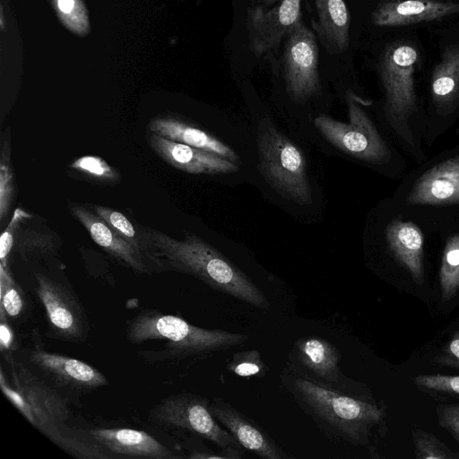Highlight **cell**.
I'll list each match as a JSON object with an SVG mask.
<instances>
[{
  "label": "cell",
  "instance_id": "f35d334b",
  "mask_svg": "<svg viewBox=\"0 0 459 459\" xmlns=\"http://www.w3.org/2000/svg\"><path fill=\"white\" fill-rule=\"evenodd\" d=\"M278 0H250L251 5H262L270 7L273 5Z\"/></svg>",
  "mask_w": 459,
  "mask_h": 459
},
{
  "label": "cell",
  "instance_id": "2e32d148",
  "mask_svg": "<svg viewBox=\"0 0 459 459\" xmlns=\"http://www.w3.org/2000/svg\"><path fill=\"white\" fill-rule=\"evenodd\" d=\"M407 202L422 205L459 203V155L426 171L415 183Z\"/></svg>",
  "mask_w": 459,
  "mask_h": 459
},
{
  "label": "cell",
  "instance_id": "d590c367",
  "mask_svg": "<svg viewBox=\"0 0 459 459\" xmlns=\"http://www.w3.org/2000/svg\"><path fill=\"white\" fill-rule=\"evenodd\" d=\"M440 425L450 431L459 443V404L439 408Z\"/></svg>",
  "mask_w": 459,
  "mask_h": 459
},
{
  "label": "cell",
  "instance_id": "4316f807",
  "mask_svg": "<svg viewBox=\"0 0 459 459\" xmlns=\"http://www.w3.org/2000/svg\"><path fill=\"white\" fill-rule=\"evenodd\" d=\"M227 369L242 377H262L269 370L261 353L256 350L236 352L227 364Z\"/></svg>",
  "mask_w": 459,
  "mask_h": 459
},
{
  "label": "cell",
  "instance_id": "7402d4cb",
  "mask_svg": "<svg viewBox=\"0 0 459 459\" xmlns=\"http://www.w3.org/2000/svg\"><path fill=\"white\" fill-rule=\"evenodd\" d=\"M152 133L169 140L202 149L233 162H239L238 154L228 145L197 127L172 117H155L149 123Z\"/></svg>",
  "mask_w": 459,
  "mask_h": 459
},
{
  "label": "cell",
  "instance_id": "44dd1931",
  "mask_svg": "<svg viewBox=\"0 0 459 459\" xmlns=\"http://www.w3.org/2000/svg\"><path fill=\"white\" fill-rule=\"evenodd\" d=\"M387 244L396 259L409 271L413 280H424V237L420 228L411 221L394 220L385 230Z\"/></svg>",
  "mask_w": 459,
  "mask_h": 459
},
{
  "label": "cell",
  "instance_id": "277c9868",
  "mask_svg": "<svg viewBox=\"0 0 459 459\" xmlns=\"http://www.w3.org/2000/svg\"><path fill=\"white\" fill-rule=\"evenodd\" d=\"M126 334L131 343L140 344L152 340H166L173 355L188 357L202 355L239 346L248 335L221 329H204L186 320L146 309L126 323Z\"/></svg>",
  "mask_w": 459,
  "mask_h": 459
},
{
  "label": "cell",
  "instance_id": "9a60e30c",
  "mask_svg": "<svg viewBox=\"0 0 459 459\" xmlns=\"http://www.w3.org/2000/svg\"><path fill=\"white\" fill-rule=\"evenodd\" d=\"M28 359L62 385L88 390L108 385V379L101 372L74 358L34 349L30 351Z\"/></svg>",
  "mask_w": 459,
  "mask_h": 459
},
{
  "label": "cell",
  "instance_id": "3957f363",
  "mask_svg": "<svg viewBox=\"0 0 459 459\" xmlns=\"http://www.w3.org/2000/svg\"><path fill=\"white\" fill-rule=\"evenodd\" d=\"M12 385L0 370L4 395L39 431L77 458H100L101 446L89 434L66 426L71 411L67 400L22 363L10 360Z\"/></svg>",
  "mask_w": 459,
  "mask_h": 459
},
{
  "label": "cell",
  "instance_id": "9c48e42d",
  "mask_svg": "<svg viewBox=\"0 0 459 459\" xmlns=\"http://www.w3.org/2000/svg\"><path fill=\"white\" fill-rule=\"evenodd\" d=\"M319 50L316 37L300 21L284 39L282 74L290 98L303 103L321 93Z\"/></svg>",
  "mask_w": 459,
  "mask_h": 459
},
{
  "label": "cell",
  "instance_id": "f1b7e54d",
  "mask_svg": "<svg viewBox=\"0 0 459 459\" xmlns=\"http://www.w3.org/2000/svg\"><path fill=\"white\" fill-rule=\"evenodd\" d=\"M70 167L85 177L100 182H115L120 178L117 169L98 156L80 157Z\"/></svg>",
  "mask_w": 459,
  "mask_h": 459
},
{
  "label": "cell",
  "instance_id": "836d02e7",
  "mask_svg": "<svg viewBox=\"0 0 459 459\" xmlns=\"http://www.w3.org/2000/svg\"><path fill=\"white\" fill-rule=\"evenodd\" d=\"M413 382L427 389L459 394V376L420 375Z\"/></svg>",
  "mask_w": 459,
  "mask_h": 459
},
{
  "label": "cell",
  "instance_id": "7c38bea8",
  "mask_svg": "<svg viewBox=\"0 0 459 459\" xmlns=\"http://www.w3.org/2000/svg\"><path fill=\"white\" fill-rule=\"evenodd\" d=\"M210 411L244 449L265 459L290 458L262 427L221 397H213Z\"/></svg>",
  "mask_w": 459,
  "mask_h": 459
},
{
  "label": "cell",
  "instance_id": "ba28073f",
  "mask_svg": "<svg viewBox=\"0 0 459 459\" xmlns=\"http://www.w3.org/2000/svg\"><path fill=\"white\" fill-rule=\"evenodd\" d=\"M347 104L348 123L320 115L314 121L316 129L333 145L355 158L372 163L389 160L388 147L351 91L347 92Z\"/></svg>",
  "mask_w": 459,
  "mask_h": 459
},
{
  "label": "cell",
  "instance_id": "83f0119b",
  "mask_svg": "<svg viewBox=\"0 0 459 459\" xmlns=\"http://www.w3.org/2000/svg\"><path fill=\"white\" fill-rule=\"evenodd\" d=\"M14 195V175L11 166L9 141H4L0 160V219L7 215Z\"/></svg>",
  "mask_w": 459,
  "mask_h": 459
},
{
  "label": "cell",
  "instance_id": "6da1fadb",
  "mask_svg": "<svg viewBox=\"0 0 459 459\" xmlns=\"http://www.w3.org/2000/svg\"><path fill=\"white\" fill-rule=\"evenodd\" d=\"M281 383L300 409L329 438L368 446L384 410L344 392V387L321 381L290 363L281 373Z\"/></svg>",
  "mask_w": 459,
  "mask_h": 459
},
{
  "label": "cell",
  "instance_id": "484cf974",
  "mask_svg": "<svg viewBox=\"0 0 459 459\" xmlns=\"http://www.w3.org/2000/svg\"><path fill=\"white\" fill-rule=\"evenodd\" d=\"M62 23L71 31L85 36L90 31L88 11L82 0H52Z\"/></svg>",
  "mask_w": 459,
  "mask_h": 459
},
{
  "label": "cell",
  "instance_id": "f546056e",
  "mask_svg": "<svg viewBox=\"0 0 459 459\" xmlns=\"http://www.w3.org/2000/svg\"><path fill=\"white\" fill-rule=\"evenodd\" d=\"M1 311L10 316H17L23 308L21 290L7 269L0 265Z\"/></svg>",
  "mask_w": 459,
  "mask_h": 459
},
{
  "label": "cell",
  "instance_id": "e0dca14e",
  "mask_svg": "<svg viewBox=\"0 0 459 459\" xmlns=\"http://www.w3.org/2000/svg\"><path fill=\"white\" fill-rule=\"evenodd\" d=\"M291 363L325 383L342 385L341 354L334 344L318 336H306L293 343Z\"/></svg>",
  "mask_w": 459,
  "mask_h": 459
},
{
  "label": "cell",
  "instance_id": "d6a6232c",
  "mask_svg": "<svg viewBox=\"0 0 459 459\" xmlns=\"http://www.w3.org/2000/svg\"><path fill=\"white\" fill-rule=\"evenodd\" d=\"M14 247L19 253L24 255L32 252L51 253L56 247L50 237L37 232H28L17 236Z\"/></svg>",
  "mask_w": 459,
  "mask_h": 459
},
{
  "label": "cell",
  "instance_id": "30bf717a",
  "mask_svg": "<svg viewBox=\"0 0 459 459\" xmlns=\"http://www.w3.org/2000/svg\"><path fill=\"white\" fill-rule=\"evenodd\" d=\"M300 21L301 0H278L270 7L250 5L246 16L250 51L261 56L277 50Z\"/></svg>",
  "mask_w": 459,
  "mask_h": 459
},
{
  "label": "cell",
  "instance_id": "5bb4252c",
  "mask_svg": "<svg viewBox=\"0 0 459 459\" xmlns=\"http://www.w3.org/2000/svg\"><path fill=\"white\" fill-rule=\"evenodd\" d=\"M459 13V4L439 0H382L371 13L377 27L438 21Z\"/></svg>",
  "mask_w": 459,
  "mask_h": 459
},
{
  "label": "cell",
  "instance_id": "ac0fdd59",
  "mask_svg": "<svg viewBox=\"0 0 459 459\" xmlns=\"http://www.w3.org/2000/svg\"><path fill=\"white\" fill-rule=\"evenodd\" d=\"M89 432L106 450L117 455L152 459L182 457L143 430L113 428L94 429Z\"/></svg>",
  "mask_w": 459,
  "mask_h": 459
},
{
  "label": "cell",
  "instance_id": "8fae6325",
  "mask_svg": "<svg viewBox=\"0 0 459 459\" xmlns=\"http://www.w3.org/2000/svg\"><path fill=\"white\" fill-rule=\"evenodd\" d=\"M37 296L43 305L51 333L67 342H82L87 335L83 310L75 297L60 282L36 274Z\"/></svg>",
  "mask_w": 459,
  "mask_h": 459
},
{
  "label": "cell",
  "instance_id": "4dcf8cb0",
  "mask_svg": "<svg viewBox=\"0 0 459 459\" xmlns=\"http://www.w3.org/2000/svg\"><path fill=\"white\" fill-rule=\"evenodd\" d=\"M415 455L419 459H446L451 457L448 448L434 435L422 431H413Z\"/></svg>",
  "mask_w": 459,
  "mask_h": 459
},
{
  "label": "cell",
  "instance_id": "52a82bcc",
  "mask_svg": "<svg viewBox=\"0 0 459 459\" xmlns=\"http://www.w3.org/2000/svg\"><path fill=\"white\" fill-rule=\"evenodd\" d=\"M258 169L281 196L299 204L312 202L306 160L299 149L273 125L259 128Z\"/></svg>",
  "mask_w": 459,
  "mask_h": 459
},
{
  "label": "cell",
  "instance_id": "603a6c76",
  "mask_svg": "<svg viewBox=\"0 0 459 459\" xmlns=\"http://www.w3.org/2000/svg\"><path fill=\"white\" fill-rule=\"evenodd\" d=\"M431 96L441 109L451 108L459 100V43L443 50L432 73Z\"/></svg>",
  "mask_w": 459,
  "mask_h": 459
},
{
  "label": "cell",
  "instance_id": "e575fe53",
  "mask_svg": "<svg viewBox=\"0 0 459 459\" xmlns=\"http://www.w3.org/2000/svg\"><path fill=\"white\" fill-rule=\"evenodd\" d=\"M204 438L189 436L186 442V449L188 452L187 458L191 459H230V455L223 451L215 452L207 447L204 442Z\"/></svg>",
  "mask_w": 459,
  "mask_h": 459
},
{
  "label": "cell",
  "instance_id": "d4e9b609",
  "mask_svg": "<svg viewBox=\"0 0 459 459\" xmlns=\"http://www.w3.org/2000/svg\"><path fill=\"white\" fill-rule=\"evenodd\" d=\"M443 301H448L459 290V234L452 235L446 241L439 271Z\"/></svg>",
  "mask_w": 459,
  "mask_h": 459
},
{
  "label": "cell",
  "instance_id": "8d00e7d4",
  "mask_svg": "<svg viewBox=\"0 0 459 459\" xmlns=\"http://www.w3.org/2000/svg\"><path fill=\"white\" fill-rule=\"evenodd\" d=\"M434 361L441 365L459 368V331L454 334L440 354L434 359Z\"/></svg>",
  "mask_w": 459,
  "mask_h": 459
},
{
  "label": "cell",
  "instance_id": "8992f818",
  "mask_svg": "<svg viewBox=\"0 0 459 459\" xmlns=\"http://www.w3.org/2000/svg\"><path fill=\"white\" fill-rule=\"evenodd\" d=\"M149 419L161 429L207 439L230 459L244 456V448L212 414L210 401L199 394H171L151 409Z\"/></svg>",
  "mask_w": 459,
  "mask_h": 459
},
{
  "label": "cell",
  "instance_id": "74e56055",
  "mask_svg": "<svg viewBox=\"0 0 459 459\" xmlns=\"http://www.w3.org/2000/svg\"><path fill=\"white\" fill-rule=\"evenodd\" d=\"M13 333L5 322L4 312L1 311L0 344L2 351L9 350L13 344Z\"/></svg>",
  "mask_w": 459,
  "mask_h": 459
},
{
  "label": "cell",
  "instance_id": "cb8c5ba5",
  "mask_svg": "<svg viewBox=\"0 0 459 459\" xmlns=\"http://www.w3.org/2000/svg\"><path fill=\"white\" fill-rule=\"evenodd\" d=\"M95 212L121 238L130 243L145 259L153 264L152 249L145 235V229L136 228L122 212L109 207L96 205Z\"/></svg>",
  "mask_w": 459,
  "mask_h": 459
},
{
  "label": "cell",
  "instance_id": "7a4b0ae2",
  "mask_svg": "<svg viewBox=\"0 0 459 459\" xmlns=\"http://www.w3.org/2000/svg\"><path fill=\"white\" fill-rule=\"evenodd\" d=\"M145 235L156 267L195 276L209 287L258 308L270 307L264 292L244 272L195 234L185 232L182 239H177L145 230Z\"/></svg>",
  "mask_w": 459,
  "mask_h": 459
},
{
  "label": "cell",
  "instance_id": "5b68a950",
  "mask_svg": "<svg viewBox=\"0 0 459 459\" xmlns=\"http://www.w3.org/2000/svg\"><path fill=\"white\" fill-rule=\"evenodd\" d=\"M419 57L412 43L394 41L386 46L377 65L385 96L386 119L408 143H412L409 120L416 109L414 74Z\"/></svg>",
  "mask_w": 459,
  "mask_h": 459
},
{
  "label": "cell",
  "instance_id": "ffe728a7",
  "mask_svg": "<svg viewBox=\"0 0 459 459\" xmlns=\"http://www.w3.org/2000/svg\"><path fill=\"white\" fill-rule=\"evenodd\" d=\"M314 28L325 50L330 55L345 52L350 45L351 16L344 0H315Z\"/></svg>",
  "mask_w": 459,
  "mask_h": 459
},
{
  "label": "cell",
  "instance_id": "4fadbf2b",
  "mask_svg": "<svg viewBox=\"0 0 459 459\" xmlns=\"http://www.w3.org/2000/svg\"><path fill=\"white\" fill-rule=\"evenodd\" d=\"M151 148L167 163L191 174H229L238 166L218 154L164 138L152 133L148 138Z\"/></svg>",
  "mask_w": 459,
  "mask_h": 459
},
{
  "label": "cell",
  "instance_id": "d6986e66",
  "mask_svg": "<svg viewBox=\"0 0 459 459\" xmlns=\"http://www.w3.org/2000/svg\"><path fill=\"white\" fill-rule=\"evenodd\" d=\"M70 210L75 219L88 230L92 240L109 255L134 272L143 273L148 271L144 257L96 212L77 204H71Z\"/></svg>",
  "mask_w": 459,
  "mask_h": 459
},
{
  "label": "cell",
  "instance_id": "1f68e13d",
  "mask_svg": "<svg viewBox=\"0 0 459 459\" xmlns=\"http://www.w3.org/2000/svg\"><path fill=\"white\" fill-rule=\"evenodd\" d=\"M31 214L27 212L22 208H17L13 217L2 233L0 238V261L4 268L8 270V258L12 248L15 242V234L17 233L20 224L29 218H31Z\"/></svg>",
  "mask_w": 459,
  "mask_h": 459
}]
</instances>
